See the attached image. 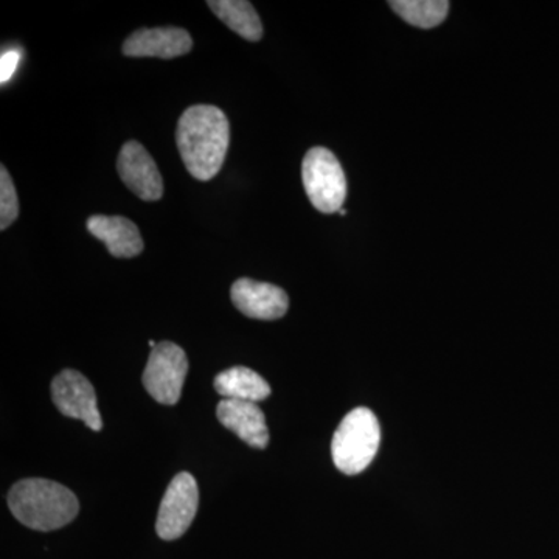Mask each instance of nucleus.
<instances>
[{
  "label": "nucleus",
  "mask_w": 559,
  "mask_h": 559,
  "mask_svg": "<svg viewBox=\"0 0 559 559\" xmlns=\"http://www.w3.org/2000/svg\"><path fill=\"white\" fill-rule=\"evenodd\" d=\"M51 399L66 417L81 419L87 428L102 430L103 419L91 381L75 370H64L51 382Z\"/></svg>",
  "instance_id": "0eeeda50"
},
{
  "label": "nucleus",
  "mask_w": 559,
  "mask_h": 559,
  "mask_svg": "<svg viewBox=\"0 0 559 559\" xmlns=\"http://www.w3.org/2000/svg\"><path fill=\"white\" fill-rule=\"evenodd\" d=\"M301 179L311 204L322 213L341 212L347 198V179L337 157L323 146L308 151Z\"/></svg>",
  "instance_id": "20e7f679"
},
{
  "label": "nucleus",
  "mask_w": 559,
  "mask_h": 559,
  "mask_svg": "<svg viewBox=\"0 0 559 559\" xmlns=\"http://www.w3.org/2000/svg\"><path fill=\"white\" fill-rule=\"evenodd\" d=\"M215 389L224 400L249 401V403H259L270 399L271 395L267 381L248 367H231L224 370L216 377Z\"/></svg>",
  "instance_id": "ddd939ff"
},
{
  "label": "nucleus",
  "mask_w": 559,
  "mask_h": 559,
  "mask_svg": "<svg viewBox=\"0 0 559 559\" xmlns=\"http://www.w3.org/2000/svg\"><path fill=\"white\" fill-rule=\"evenodd\" d=\"M176 142L190 175L198 180H212L223 168L229 150V120L216 106H190L178 121Z\"/></svg>",
  "instance_id": "f257e3e1"
},
{
  "label": "nucleus",
  "mask_w": 559,
  "mask_h": 559,
  "mask_svg": "<svg viewBox=\"0 0 559 559\" xmlns=\"http://www.w3.org/2000/svg\"><path fill=\"white\" fill-rule=\"evenodd\" d=\"M216 417L235 436L255 450H264L270 444V429L266 417L257 403L249 401L223 400L216 407Z\"/></svg>",
  "instance_id": "9b49d317"
},
{
  "label": "nucleus",
  "mask_w": 559,
  "mask_h": 559,
  "mask_svg": "<svg viewBox=\"0 0 559 559\" xmlns=\"http://www.w3.org/2000/svg\"><path fill=\"white\" fill-rule=\"evenodd\" d=\"M21 62V51L17 49H10L3 51L2 58H0V81L5 84L7 81L11 80V76L16 72L17 66Z\"/></svg>",
  "instance_id": "f3484780"
},
{
  "label": "nucleus",
  "mask_w": 559,
  "mask_h": 559,
  "mask_svg": "<svg viewBox=\"0 0 559 559\" xmlns=\"http://www.w3.org/2000/svg\"><path fill=\"white\" fill-rule=\"evenodd\" d=\"M207 5L221 22L241 38L257 43L263 36L259 14L248 0H210Z\"/></svg>",
  "instance_id": "4468645a"
},
{
  "label": "nucleus",
  "mask_w": 559,
  "mask_h": 559,
  "mask_svg": "<svg viewBox=\"0 0 559 559\" xmlns=\"http://www.w3.org/2000/svg\"><path fill=\"white\" fill-rule=\"evenodd\" d=\"M17 215H20V201H17L16 189H14L10 173L2 165V170H0V229L5 230L11 226Z\"/></svg>",
  "instance_id": "dca6fc26"
},
{
  "label": "nucleus",
  "mask_w": 559,
  "mask_h": 559,
  "mask_svg": "<svg viewBox=\"0 0 559 559\" xmlns=\"http://www.w3.org/2000/svg\"><path fill=\"white\" fill-rule=\"evenodd\" d=\"M340 213H341V215L345 216V215H347V210L342 209Z\"/></svg>",
  "instance_id": "a211bd4d"
},
{
  "label": "nucleus",
  "mask_w": 559,
  "mask_h": 559,
  "mask_svg": "<svg viewBox=\"0 0 559 559\" xmlns=\"http://www.w3.org/2000/svg\"><path fill=\"white\" fill-rule=\"evenodd\" d=\"M117 171L121 180L143 201H159L164 194V179H162L156 162L142 143L130 140L121 146Z\"/></svg>",
  "instance_id": "6e6552de"
},
{
  "label": "nucleus",
  "mask_w": 559,
  "mask_h": 559,
  "mask_svg": "<svg viewBox=\"0 0 559 559\" xmlns=\"http://www.w3.org/2000/svg\"><path fill=\"white\" fill-rule=\"evenodd\" d=\"M389 5L401 20L426 31L443 24L450 11V2L447 0H395L389 2Z\"/></svg>",
  "instance_id": "2eb2a0df"
},
{
  "label": "nucleus",
  "mask_w": 559,
  "mask_h": 559,
  "mask_svg": "<svg viewBox=\"0 0 559 559\" xmlns=\"http://www.w3.org/2000/svg\"><path fill=\"white\" fill-rule=\"evenodd\" d=\"M200 506V489L190 473H180L165 491L157 514V535L165 540L180 538L189 530Z\"/></svg>",
  "instance_id": "423d86ee"
},
{
  "label": "nucleus",
  "mask_w": 559,
  "mask_h": 559,
  "mask_svg": "<svg viewBox=\"0 0 559 559\" xmlns=\"http://www.w3.org/2000/svg\"><path fill=\"white\" fill-rule=\"evenodd\" d=\"M9 507L21 524L38 532H51L75 520L76 496L53 480L24 479L10 489Z\"/></svg>",
  "instance_id": "f03ea898"
},
{
  "label": "nucleus",
  "mask_w": 559,
  "mask_h": 559,
  "mask_svg": "<svg viewBox=\"0 0 559 559\" xmlns=\"http://www.w3.org/2000/svg\"><path fill=\"white\" fill-rule=\"evenodd\" d=\"M193 49L190 33L179 27L140 28L123 43V53L131 58L173 60Z\"/></svg>",
  "instance_id": "9d476101"
},
{
  "label": "nucleus",
  "mask_w": 559,
  "mask_h": 559,
  "mask_svg": "<svg viewBox=\"0 0 559 559\" xmlns=\"http://www.w3.org/2000/svg\"><path fill=\"white\" fill-rule=\"evenodd\" d=\"M231 301L237 310L250 319L277 320L289 308L288 294L271 283L240 278L230 289Z\"/></svg>",
  "instance_id": "1a4fd4ad"
},
{
  "label": "nucleus",
  "mask_w": 559,
  "mask_h": 559,
  "mask_svg": "<svg viewBox=\"0 0 559 559\" xmlns=\"http://www.w3.org/2000/svg\"><path fill=\"white\" fill-rule=\"evenodd\" d=\"M87 230L108 248L116 259H134L145 249L139 227L124 216L94 215Z\"/></svg>",
  "instance_id": "f8f14e48"
},
{
  "label": "nucleus",
  "mask_w": 559,
  "mask_h": 559,
  "mask_svg": "<svg viewBox=\"0 0 559 559\" xmlns=\"http://www.w3.org/2000/svg\"><path fill=\"white\" fill-rule=\"evenodd\" d=\"M381 444V428L377 415L367 407L349 412L342 419L331 443L333 462L341 473L356 476L369 468Z\"/></svg>",
  "instance_id": "7ed1b4c3"
},
{
  "label": "nucleus",
  "mask_w": 559,
  "mask_h": 559,
  "mask_svg": "<svg viewBox=\"0 0 559 559\" xmlns=\"http://www.w3.org/2000/svg\"><path fill=\"white\" fill-rule=\"evenodd\" d=\"M189 371L186 352L173 342H160L151 349L143 371V388L157 403L175 406L182 395L183 381Z\"/></svg>",
  "instance_id": "39448f33"
}]
</instances>
